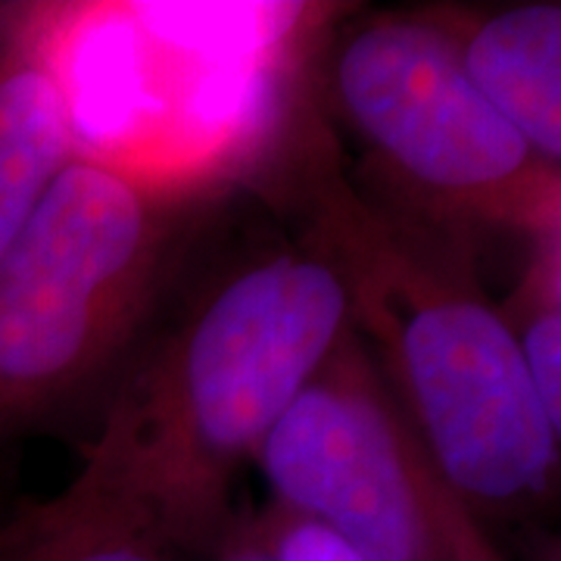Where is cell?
Instances as JSON below:
<instances>
[{
	"label": "cell",
	"instance_id": "obj_8",
	"mask_svg": "<svg viewBox=\"0 0 561 561\" xmlns=\"http://www.w3.org/2000/svg\"><path fill=\"white\" fill-rule=\"evenodd\" d=\"M0 561H175L60 490L0 522Z\"/></svg>",
	"mask_w": 561,
	"mask_h": 561
},
{
	"label": "cell",
	"instance_id": "obj_12",
	"mask_svg": "<svg viewBox=\"0 0 561 561\" xmlns=\"http://www.w3.org/2000/svg\"><path fill=\"white\" fill-rule=\"evenodd\" d=\"M527 561H561V549H559V540L552 537H542L534 549H530V556H527Z\"/></svg>",
	"mask_w": 561,
	"mask_h": 561
},
{
	"label": "cell",
	"instance_id": "obj_2",
	"mask_svg": "<svg viewBox=\"0 0 561 561\" xmlns=\"http://www.w3.org/2000/svg\"><path fill=\"white\" fill-rule=\"evenodd\" d=\"M350 331L341 280L297 241L216 265L122 368L66 493L169 556H216L241 468Z\"/></svg>",
	"mask_w": 561,
	"mask_h": 561
},
{
	"label": "cell",
	"instance_id": "obj_4",
	"mask_svg": "<svg viewBox=\"0 0 561 561\" xmlns=\"http://www.w3.org/2000/svg\"><path fill=\"white\" fill-rule=\"evenodd\" d=\"M331 98L421 216L527 238L561 225V165L486 103L424 10L353 25L331 57Z\"/></svg>",
	"mask_w": 561,
	"mask_h": 561
},
{
	"label": "cell",
	"instance_id": "obj_6",
	"mask_svg": "<svg viewBox=\"0 0 561 561\" xmlns=\"http://www.w3.org/2000/svg\"><path fill=\"white\" fill-rule=\"evenodd\" d=\"M461 72L549 165H561V3L424 7Z\"/></svg>",
	"mask_w": 561,
	"mask_h": 561
},
{
	"label": "cell",
	"instance_id": "obj_10",
	"mask_svg": "<svg viewBox=\"0 0 561 561\" xmlns=\"http://www.w3.org/2000/svg\"><path fill=\"white\" fill-rule=\"evenodd\" d=\"M247 527L275 561H362L346 542L328 534L324 527L287 515L275 505Z\"/></svg>",
	"mask_w": 561,
	"mask_h": 561
},
{
	"label": "cell",
	"instance_id": "obj_3",
	"mask_svg": "<svg viewBox=\"0 0 561 561\" xmlns=\"http://www.w3.org/2000/svg\"><path fill=\"white\" fill-rule=\"evenodd\" d=\"M175 197L72 157L0 250V440L113 387L184 260Z\"/></svg>",
	"mask_w": 561,
	"mask_h": 561
},
{
	"label": "cell",
	"instance_id": "obj_7",
	"mask_svg": "<svg viewBox=\"0 0 561 561\" xmlns=\"http://www.w3.org/2000/svg\"><path fill=\"white\" fill-rule=\"evenodd\" d=\"M76 157L72 103L57 66L28 41L0 50V250Z\"/></svg>",
	"mask_w": 561,
	"mask_h": 561
},
{
	"label": "cell",
	"instance_id": "obj_9",
	"mask_svg": "<svg viewBox=\"0 0 561 561\" xmlns=\"http://www.w3.org/2000/svg\"><path fill=\"white\" fill-rule=\"evenodd\" d=\"M500 312L537 400L561 431V225L530 238L527 268Z\"/></svg>",
	"mask_w": 561,
	"mask_h": 561
},
{
	"label": "cell",
	"instance_id": "obj_11",
	"mask_svg": "<svg viewBox=\"0 0 561 561\" xmlns=\"http://www.w3.org/2000/svg\"><path fill=\"white\" fill-rule=\"evenodd\" d=\"M219 561H275L265 549L260 546V540L250 534L247 524H234V530L228 534V540L221 542V549L216 552Z\"/></svg>",
	"mask_w": 561,
	"mask_h": 561
},
{
	"label": "cell",
	"instance_id": "obj_5",
	"mask_svg": "<svg viewBox=\"0 0 561 561\" xmlns=\"http://www.w3.org/2000/svg\"><path fill=\"white\" fill-rule=\"evenodd\" d=\"M253 461L275 508L324 527L362 561H512L427 453L356 331Z\"/></svg>",
	"mask_w": 561,
	"mask_h": 561
},
{
	"label": "cell",
	"instance_id": "obj_1",
	"mask_svg": "<svg viewBox=\"0 0 561 561\" xmlns=\"http://www.w3.org/2000/svg\"><path fill=\"white\" fill-rule=\"evenodd\" d=\"M250 187L337 275L353 331L483 522H524L556 500L561 431L481 287L468 228L371 201L316 103L287 110Z\"/></svg>",
	"mask_w": 561,
	"mask_h": 561
}]
</instances>
